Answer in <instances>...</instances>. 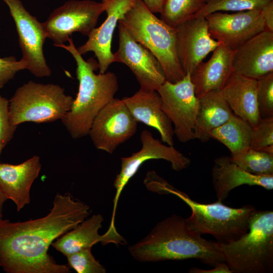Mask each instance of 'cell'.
<instances>
[{
  "mask_svg": "<svg viewBox=\"0 0 273 273\" xmlns=\"http://www.w3.org/2000/svg\"><path fill=\"white\" fill-rule=\"evenodd\" d=\"M27 69V64L22 59L17 61L14 57L0 58V89L18 71Z\"/></svg>",
  "mask_w": 273,
  "mask_h": 273,
  "instance_id": "obj_33",
  "label": "cell"
},
{
  "mask_svg": "<svg viewBox=\"0 0 273 273\" xmlns=\"http://www.w3.org/2000/svg\"><path fill=\"white\" fill-rule=\"evenodd\" d=\"M265 30L273 32V1L267 4L261 10Z\"/></svg>",
  "mask_w": 273,
  "mask_h": 273,
  "instance_id": "obj_34",
  "label": "cell"
},
{
  "mask_svg": "<svg viewBox=\"0 0 273 273\" xmlns=\"http://www.w3.org/2000/svg\"><path fill=\"white\" fill-rule=\"evenodd\" d=\"M201 235L190 228L186 218L173 214L157 223L128 250L135 260L142 262L195 258L214 266L224 262L217 242Z\"/></svg>",
  "mask_w": 273,
  "mask_h": 273,
  "instance_id": "obj_2",
  "label": "cell"
},
{
  "mask_svg": "<svg viewBox=\"0 0 273 273\" xmlns=\"http://www.w3.org/2000/svg\"><path fill=\"white\" fill-rule=\"evenodd\" d=\"M176 53L185 73H192L197 66L220 43L212 39L205 17L186 20L175 27Z\"/></svg>",
  "mask_w": 273,
  "mask_h": 273,
  "instance_id": "obj_15",
  "label": "cell"
},
{
  "mask_svg": "<svg viewBox=\"0 0 273 273\" xmlns=\"http://www.w3.org/2000/svg\"><path fill=\"white\" fill-rule=\"evenodd\" d=\"M217 243L224 262L233 272H272V211L256 210L247 233L227 243Z\"/></svg>",
  "mask_w": 273,
  "mask_h": 273,
  "instance_id": "obj_6",
  "label": "cell"
},
{
  "mask_svg": "<svg viewBox=\"0 0 273 273\" xmlns=\"http://www.w3.org/2000/svg\"><path fill=\"white\" fill-rule=\"evenodd\" d=\"M142 148L128 157L121 158V169L114 181L116 193L113 199V209L110 228H115V216L118 201L121 193L129 180L137 172L142 165L152 159H163L171 163L172 169L181 171L187 168L191 160L177 150L173 146L163 144L155 139L152 133L143 130L140 134Z\"/></svg>",
  "mask_w": 273,
  "mask_h": 273,
  "instance_id": "obj_10",
  "label": "cell"
},
{
  "mask_svg": "<svg viewBox=\"0 0 273 273\" xmlns=\"http://www.w3.org/2000/svg\"><path fill=\"white\" fill-rule=\"evenodd\" d=\"M243 170L254 174L273 175V154L250 147L231 157Z\"/></svg>",
  "mask_w": 273,
  "mask_h": 273,
  "instance_id": "obj_27",
  "label": "cell"
},
{
  "mask_svg": "<svg viewBox=\"0 0 273 273\" xmlns=\"http://www.w3.org/2000/svg\"><path fill=\"white\" fill-rule=\"evenodd\" d=\"M252 128L248 122L234 114L223 124L212 129L209 136L223 144L234 155L250 147Z\"/></svg>",
  "mask_w": 273,
  "mask_h": 273,
  "instance_id": "obj_25",
  "label": "cell"
},
{
  "mask_svg": "<svg viewBox=\"0 0 273 273\" xmlns=\"http://www.w3.org/2000/svg\"><path fill=\"white\" fill-rule=\"evenodd\" d=\"M92 247L85 248L66 256L69 267L78 273H105L106 269L97 260Z\"/></svg>",
  "mask_w": 273,
  "mask_h": 273,
  "instance_id": "obj_30",
  "label": "cell"
},
{
  "mask_svg": "<svg viewBox=\"0 0 273 273\" xmlns=\"http://www.w3.org/2000/svg\"><path fill=\"white\" fill-rule=\"evenodd\" d=\"M90 214L86 204L69 194H57L45 216L25 221L0 222V266L8 273H68L49 254L52 244Z\"/></svg>",
  "mask_w": 273,
  "mask_h": 273,
  "instance_id": "obj_1",
  "label": "cell"
},
{
  "mask_svg": "<svg viewBox=\"0 0 273 273\" xmlns=\"http://www.w3.org/2000/svg\"><path fill=\"white\" fill-rule=\"evenodd\" d=\"M206 0H166L160 14V19L175 28L190 19L205 6Z\"/></svg>",
  "mask_w": 273,
  "mask_h": 273,
  "instance_id": "obj_26",
  "label": "cell"
},
{
  "mask_svg": "<svg viewBox=\"0 0 273 273\" xmlns=\"http://www.w3.org/2000/svg\"><path fill=\"white\" fill-rule=\"evenodd\" d=\"M122 100L138 122L156 129L163 143L173 146L172 123L162 109L161 99L157 90L140 87L133 96Z\"/></svg>",
  "mask_w": 273,
  "mask_h": 273,
  "instance_id": "obj_18",
  "label": "cell"
},
{
  "mask_svg": "<svg viewBox=\"0 0 273 273\" xmlns=\"http://www.w3.org/2000/svg\"><path fill=\"white\" fill-rule=\"evenodd\" d=\"M214 267L211 269H202L197 267H192L190 270V272L193 273H216L225 272L232 273L233 270L230 269L228 265L224 262H219L214 265Z\"/></svg>",
  "mask_w": 273,
  "mask_h": 273,
  "instance_id": "obj_35",
  "label": "cell"
},
{
  "mask_svg": "<svg viewBox=\"0 0 273 273\" xmlns=\"http://www.w3.org/2000/svg\"><path fill=\"white\" fill-rule=\"evenodd\" d=\"M257 102L260 118L273 116V72L257 80Z\"/></svg>",
  "mask_w": 273,
  "mask_h": 273,
  "instance_id": "obj_31",
  "label": "cell"
},
{
  "mask_svg": "<svg viewBox=\"0 0 273 273\" xmlns=\"http://www.w3.org/2000/svg\"><path fill=\"white\" fill-rule=\"evenodd\" d=\"M233 67L235 72L257 80L273 72V32L265 30L236 50Z\"/></svg>",
  "mask_w": 273,
  "mask_h": 273,
  "instance_id": "obj_17",
  "label": "cell"
},
{
  "mask_svg": "<svg viewBox=\"0 0 273 273\" xmlns=\"http://www.w3.org/2000/svg\"><path fill=\"white\" fill-rule=\"evenodd\" d=\"M104 219L101 214H94L59 237L51 246L66 256L81 249L92 247L98 243L103 245L109 243L117 246L125 245L126 241L120 234H112L107 232L102 235L99 234Z\"/></svg>",
  "mask_w": 273,
  "mask_h": 273,
  "instance_id": "obj_21",
  "label": "cell"
},
{
  "mask_svg": "<svg viewBox=\"0 0 273 273\" xmlns=\"http://www.w3.org/2000/svg\"><path fill=\"white\" fill-rule=\"evenodd\" d=\"M235 50L220 44L211 58L199 63L191 74L197 98L212 90H221L234 71L233 61Z\"/></svg>",
  "mask_w": 273,
  "mask_h": 273,
  "instance_id": "obj_20",
  "label": "cell"
},
{
  "mask_svg": "<svg viewBox=\"0 0 273 273\" xmlns=\"http://www.w3.org/2000/svg\"><path fill=\"white\" fill-rule=\"evenodd\" d=\"M9 106V100L0 96V162L3 150L13 138L17 128L10 122Z\"/></svg>",
  "mask_w": 273,
  "mask_h": 273,
  "instance_id": "obj_32",
  "label": "cell"
},
{
  "mask_svg": "<svg viewBox=\"0 0 273 273\" xmlns=\"http://www.w3.org/2000/svg\"><path fill=\"white\" fill-rule=\"evenodd\" d=\"M212 177L217 201L219 202L226 198L233 189L244 185L260 186L267 190L273 189V175L250 173L238 166L228 156H222L214 160Z\"/></svg>",
  "mask_w": 273,
  "mask_h": 273,
  "instance_id": "obj_22",
  "label": "cell"
},
{
  "mask_svg": "<svg viewBox=\"0 0 273 273\" xmlns=\"http://www.w3.org/2000/svg\"><path fill=\"white\" fill-rule=\"evenodd\" d=\"M273 0H206L204 8L191 19L205 17L211 13L220 11H261Z\"/></svg>",
  "mask_w": 273,
  "mask_h": 273,
  "instance_id": "obj_28",
  "label": "cell"
},
{
  "mask_svg": "<svg viewBox=\"0 0 273 273\" xmlns=\"http://www.w3.org/2000/svg\"><path fill=\"white\" fill-rule=\"evenodd\" d=\"M13 17L22 53V59L28 69L37 77L50 76L51 70L43 54V46L47 35L43 23L31 15L20 0H3Z\"/></svg>",
  "mask_w": 273,
  "mask_h": 273,
  "instance_id": "obj_12",
  "label": "cell"
},
{
  "mask_svg": "<svg viewBox=\"0 0 273 273\" xmlns=\"http://www.w3.org/2000/svg\"><path fill=\"white\" fill-rule=\"evenodd\" d=\"M68 41V45L54 46L65 49L73 56L79 87L70 110L61 120L71 138L78 139L88 134L96 116L114 98L118 83L117 76L112 72L95 73L99 68L98 63L93 58L84 60L71 37Z\"/></svg>",
  "mask_w": 273,
  "mask_h": 273,
  "instance_id": "obj_3",
  "label": "cell"
},
{
  "mask_svg": "<svg viewBox=\"0 0 273 273\" xmlns=\"http://www.w3.org/2000/svg\"><path fill=\"white\" fill-rule=\"evenodd\" d=\"M257 80L234 71L221 90L234 114L252 127L256 126L261 119L257 102Z\"/></svg>",
  "mask_w": 273,
  "mask_h": 273,
  "instance_id": "obj_23",
  "label": "cell"
},
{
  "mask_svg": "<svg viewBox=\"0 0 273 273\" xmlns=\"http://www.w3.org/2000/svg\"><path fill=\"white\" fill-rule=\"evenodd\" d=\"M136 0H102L107 18L101 25L95 28L83 45L76 48L82 55L93 52L98 61L100 73H105L114 62L111 43L119 20L134 6Z\"/></svg>",
  "mask_w": 273,
  "mask_h": 273,
  "instance_id": "obj_16",
  "label": "cell"
},
{
  "mask_svg": "<svg viewBox=\"0 0 273 273\" xmlns=\"http://www.w3.org/2000/svg\"><path fill=\"white\" fill-rule=\"evenodd\" d=\"M148 189L160 195L172 194L182 200L192 211L191 216L186 218L190 228L201 235H212L220 243L237 239L247 233L250 220L256 211L251 205L235 208L218 201L211 204L197 202L159 175L150 180Z\"/></svg>",
  "mask_w": 273,
  "mask_h": 273,
  "instance_id": "obj_4",
  "label": "cell"
},
{
  "mask_svg": "<svg viewBox=\"0 0 273 273\" xmlns=\"http://www.w3.org/2000/svg\"><path fill=\"white\" fill-rule=\"evenodd\" d=\"M118 23L156 58L166 80L175 83L186 75L177 56L175 28L157 17L142 0H136Z\"/></svg>",
  "mask_w": 273,
  "mask_h": 273,
  "instance_id": "obj_5",
  "label": "cell"
},
{
  "mask_svg": "<svg viewBox=\"0 0 273 273\" xmlns=\"http://www.w3.org/2000/svg\"><path fill=\"white\" fill-rule=\"evenodd\" d=\"M104 11L102 2L91 0L67 1L54 10L43 23L47 37L57 45L68 41L75 32L88 36Z\"/></svg>",
  "mask_w": 273,
  "mask_h": 273,
  "instance_id": "obj_9",
  "label": "cell"
},
{
  "mask_svg": "<svg viewBox=\"0 0 273 273\" xmlns=\"http://www.w3.org/2000/svg\"><path fill=\"white\" fill-rule=\"evenodd\" d=\"M118 32L119 46L117 51L113 53L114 62L126 65L135 76L141 88L157 91L166 80L160 63L120 23Z\"/></svg>",
  "mask_w": 273,
  "mask_h": 273,
  "instance_id": "obj_14",
  "label": "cell"
},
{
  "mask_svg": "<svg viewBox=\"0 0 273 273\" xmlns=\"http://www.w3.org/2000/svg\"><path fill=\"white\" fill-rule=\"evenodd\" d=\"M138 123L123 100L114 98L96 116L88 135L97 149L112 154L135 133Z\"/></svg>",
  "mask_w": 273,
  "mask_h": 273,
  "instance_id": "obj_11",
  "label": "cell"
},
{
  "mask_svg": "<svg viewBox=\"0 0 273 273\" xmlns=\"http://www.w3.org/2000/svg\"><path fill=\"white\" fill-rule=\"evenodd\" d=\"M157 92L162 109L173 124L177 140L186 143L194 139L199 98L196 96L190 73H186L175 83L165 80Z\"/></svg>",
  "mask_w": 273,
  "mask_h": 273,
  "instance_id": "obj_8",
  "label": "cell"
},
{
  "mask_svg": "<svg viewBox=\"0 0 273 273\" xmlns=\"http://www.w3.org/2000/svg\"><path fill=\"white\" fill-rule=\"evenodd\" d=\"M74 99L58 84L29 81L19 87L9 100V117L17 126L22 123L51 122L61 119Z\"/></svg>",
  "mask_w": 273,
  "mask_h": 273,
  "instance_id": "obj_7",
  "label": "cell"
},
{
  "mask_svg": "<svg viewBox=\"0 0 273 273\" xmlns=\"http://www.w3.org/2000/svg\"><path fill=\"white\" fill-rule=\"evenodd\" d=\"M41 167L37 155L16 165L0 162V189L15 204L18 211L30 203V189Z\"/></svg>",
  "mask_w": 273,
  "mask_h": 273,
  "instance_id": "obj_19",
  "label": "cell"
},
{
  "mask_svg": "<svg viewBox=\"0 0 273 273\" xmlns=\"http://www.w3.org/2000/svg\"><path fill=\"white\" fill-rule=\"evenodd\" d=\"M146 7L153 13H160L166 0H142Z\"/></svg>",
  "mask_w": 273,
  "mask_h": 273,
  "instance_id": "obj_36",
  "label": "cell"
},
{
  "mask_svg": "<svg viewBox=\"0 0 273 273\" xmlns=\"http://www.w3.org/2000/svg\"><path fill=\"white\" fill-rule=\"evenodd\" d=\"M8 199L0 189V222L3 220V208L5 201Z\"/></svg>",
  "mask_w": 273,
  "mask_h": 273,
  "instance_id": "obj_37",
  "label": "cell"
},
{
  "mask_svg": "<svg viewBox=\"0 0 273 273\" xmlns=\"http://www.w3.org/2000/svg\"><path fill=\"white\" fill-rule=\"evenodd\" d=\"M221 90H212L199 98V107L194 132V139L206 142L210 131L228 120L233 115Z\"/></svg>",
  "mask_w": 273,
  "mask_h": 273,
  "instance_id": "obj_24",
  "label": "cell"
},
{
  "mask_svg": "<svg viewBox=\"0 0 273 273\" xmlns=\"http://www.w3.org/2000/svg\"><path fill=\"white\" fill-rule=\"evenodd\" d=\"M205 18L210 37L233 50H237L248 40L265 30L261 11L232 14L216 12Z\"/></svg>",
  "mask_w": 273,
  "mask_h": 273,
  "instance_id": "obj_13",
  "label": "cell"
},
{
  "mask_svg": "<svg viewBox=\"0 0 273 273\" xmlns=\"http://www.w3.org/2000/svg\"><path fill=\"white\" fill-rule=\"evenodd\" d=\"M250 147L273 154V116L261 118L257 125L252 127Z\"/></svg>",
  "mask_w": 273,
  "mask_h": 273,
  "instance_id": "obj_29",
  "label": "cell"
}]
</instances>
